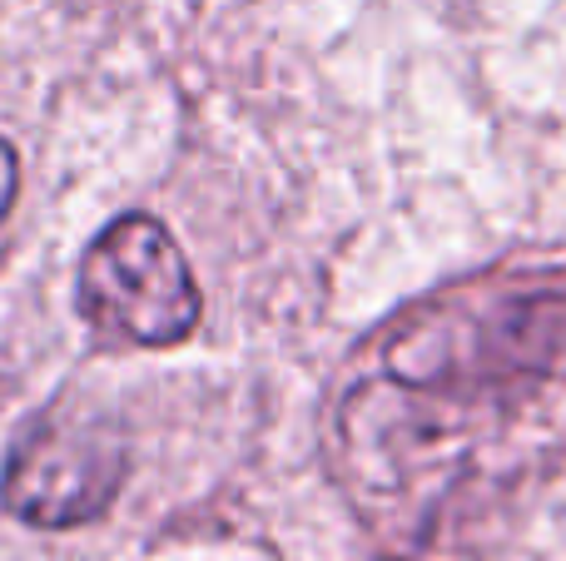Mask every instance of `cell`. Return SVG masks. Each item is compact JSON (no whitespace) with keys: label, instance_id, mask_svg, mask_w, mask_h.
I'll use <instances>...</instances> for the list:
<instances>
[{"label":"cell","instance_id":"obj_2","mask_svg":"<svg viewBox=\"0 0 566 561\" xmlns=\"http://www.w3.org/2000/svg\"><path fill=\"white\" fill-rule=\"evenodd\" d=\"M75 308L105 343L175 348L199 328L205 298L175 234L149 214H125L80 258Z\"/></svg>","mask_w":566,"mask_h":561},{"label":"cell","instance_id":"obj_4","mask_svg":"<svg viewBox=\"0 0 566 561\" xmlns=\"http://www.w3.org/2000/svg\"><path fill=\"white\" fill-rule=\"evenodd\" d=\"M15 189H20V155L6 135H0V224H6L10 204H15Z\"/></svg>","mask_w":566,"mask_h":561},{"label":"cell","instance_id":"obj_5","mask_svg":"<svg viewBox=\"0 0 566 561\" xmlns=\"http://www.w3.org/2000/svg\"><path fill=\"white\" fill-rule=\"evenodd\" d=\"M382 561H398V557H382Z\"/></svg>","mask_w":566,"mask_h":561},{"label":"cell","instance_id":"obj_1","mask_svg":"<svg viewBox=\"0 0 566 561\" xmlns=\"http://www.w3.org/2000/svg\"><path fill=\"white\" fill-rule=\"evenodd\" d=\"M488 398L368 378L338 407V477L353 507L388 542H422L452 487L468 477Z\"/></svg>","mask_w":566,"mask_h":561},{"label":"cell","instance_id":"obj_3","mask_svg":"<svg viewBox=\"0 0 566 561\" xmlns=\"http://www.w3.org/2000/svg\"><path fill=\"white\" fill-rule=\"evenodd\" d=\"M129 473L125 437L85 407L55 403L20 427L0 473V502L35 527H85L115 507Z\"/></svg>","mask_w":566,"mask_h":561}]
</instances>
